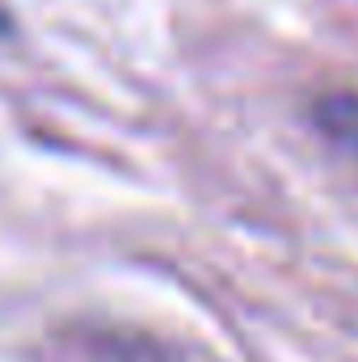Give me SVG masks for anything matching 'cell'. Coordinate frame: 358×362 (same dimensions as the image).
<instances>
[{
  "mask_svg": "<svg viewBox=\"0 0 358 362\" xmlns=\"http://www.w3.org/2000/svg\"><path fill=\"white\" fill-rule=\"evenodd\" d=\"M131 350H135V346H118L110 333H101V337H93V341H85L81 333H72L59 354H64V362H122Z\"/></svg>",
  "mask_w": 358,
  "mask_h": 362,
  "instance_id": "6da1fadb",
  "label": "cell"
},
{
  "mask_svg": "<svg viewBox=\"0 0 358 362\" xmlns=\"http://www.w3.org/2000/svg\"><path fill=\"white\" fill-rule=\"evenodd\" d=\"M321 127L342 144H358V97H329L321 105Z\"/></svg>",
  "mask_w": 358,
  "mask_h": 362,
  "instance_id": "7a4b0ae2",
  "label": "cell"
}]
</instances>
